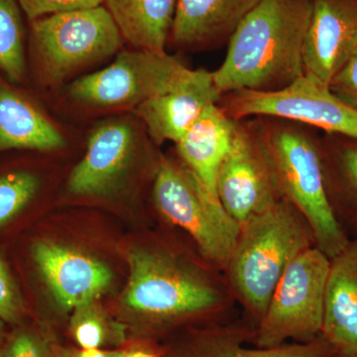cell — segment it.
I'll return each mask as SVG.
<instances>
[{
    "label": "cell",
    "mask_w": 357,
    "mask_h": 357,
    "mask_svg": "<svg viewBox=\"0 0 357 357\" xmlns=\"http://www.w3.org/2000/svg\"><path fill=\"white\" fill-rule=\"evenodd\" d=\"M128 262L124 305L157 328L192 321L217 325L234 319L237 303L223 272L201 255L194 258L160 244L134 249Z\"/></svg>",
    "instance_id": "6da1fadb"
},
{
    "label": "cell",
    "mask_w": 357,
    "mask_h": 357,
    "mask_svg": "<svg viewBox=\"0 0 357 357\" xmlns=\"http://www.w3.org/2000/svg\"><path fill=\"white\" fill-rule=\"evenodd\" d=\"M312 0H261L236 28L213 70L222 96L236 91H274L305 74Z\"/></svg>",
    "instance_id": "7a4b0ae2"
},
{
    "label": "cell",
    "mask_w": 357,
    "mask_h": 357,
    "mask_svg": "<svg viewBox=\"0 0 357 357\" xmlns=\"http://www.w3.org/2000/svg\"><path fill=\"white\" fill-rule=\"evenodd\" d=\"M312 246L316 243L309 223L284 199L241 223L223 275L255 328L289 265Z\"/></svg>",
    "instance_id": "3957f363"
},
{
    "label": "cell",
    "mask_w": 357,
    "mask_h": 357,
    "mask_svg": "<svg viewBox=\"0 0 357 357\" xmlns=\"http://www.w3.org/2000/svg\"><path fill=\"white\" fill-rule=\"evenodd\" d=\"M251 119L271 158L282 198L300 211L312 230L316 248L332 259L351 237L326 197L318 129L276 117Z\"/></svg>",
    "instance_id": "277c9868"
},
{
    "label": "cell",
    "mask_w": 357,
    "mask_h": 357,
    "mask_svg": "<svg viewBox=\"0 0 357 357\" xmlns=\"http://www.w3.org/2000/svg\"><path fill=\"white\" fill-rule=\"evenodd\" d=\"M153 202L162 218L184 230L206 261L223 272L241 230L217 197L183 163L160 157Z\"/></svg>",
    "instance_id": "5b68a950"
},
{
    "label": "cell",
    "mask_w": 357,
    "mask_h": 357,
    "mask_svg": "<svg viewBox=\"0 0 357 357\" xmlns=\"http://www.w3.org/2000/svg\"><path fill=\"white\" fill-rule=\"evenodd\" d=\"M122 39L103 6L30 21V50L47 86L62 83L77 70L117 53Z\"/></svg>",
    "instance_id": "8992f818"
},
{
    "label": "cell",
    "mask_w": 357,
    "mask_h": 357,
    "mask_svg": "<svg viewBox=\"0 0 357 357\" xmlns=\"http://www.w3.org/2000/svg\"><path fill=\"white\" fill-rule=\"evenodd\" d=\"M331 259L316 246L303 251L281 277L251 344L271 349L307 344L321 335Z\"/></svg>",
    "instance_id": "52a82bcc"
},
{
    "label": "cell",
    "mask_w": 357,
    "mask_h": 357,
    "mask_svg": "<svg viewBox=\"0 0 357 357\" xmlns=\"http://www.w3.org/2000/svg\"><path fill=\"white\" fill-rule=\"evenodd\" d=\"M218 105L236 121L276 117L357 139V112L338 100L328 84L312 75L304 74L278 91L243 89L225 93Z\"/></svg>",
    "instance_id": "ba28073f"
},
{
    "label": "cell",
    "mask_w": 357,
    "mask_h": 357,
    "mask_svg": "<svg viewBox=\"0 0 357 357\" xmlns=\"http://www.w3.org/2000/svg\"><path fill=\"white\" fill-rule=\"evenodd\" d=\"M188 70L166 52H122L109 67L73 82L68 95L86 107L136 109L173 89Z\"/></svg>",
    "instance_id": "9c48e42d"
},
{
    "label": "cell",
    "mask_w": 357,
    "mask_h": 357,
    "mask_svg": "<svg viewBox=\"0 0 357 357\" xmlns=\"http://www.w3.org/2000/svg\"><path fill=\"white\" fill-rule=\"evenodd\" d=\"M215 191L225 210L239 223L283 199L271 158L252 119L236 121Z\"/></svg>",
    "instance_id": "30bf717a"
},
{
    "label": "cell",
    "mask_w": 357,
    "mask_h": 357,
    "mask_svg": "<svg viewBox=\"0 0 357 357\" xmlns=\"http://www.w3.org/2000/svg\"><path fill=\"white\" fill-rule=\"evenodd\" d=\"M139 145V133L128 119L103 121L89 138L88 150L68 181L77 196H102L121 184Z\"/></svg>",
    "instance_id": "8fae6325"
},
{
    "label": "cell",
    "mask_w": 357,
    "mask_h": 357,
    "mask_svg": "<svg viewBox=\"0 0 357 357\" xmlns=\"http://www.w3.org/2000/svg\"><path fill=\"white\" fill-rule=\"evenodd\" d=\"M220 98L213 72L189 69L170 91L134 109L153 142L160 145L172 141L176 144L204 110L217 105Z\"/></svg>",
    "instance_id": "7c38bea8"
},
{
    "label": "cell",
    "mask_w": 357,
    "mask_h": 357,
    "mask_svg": "<svg viewBox=\"0 0 357 357\" xmlns=\"http://www.w3.org/2000/svg\"><path fill=\"white\" fill-rule=\"evenodd\" d=\"M357 49V0H312L305 74L326 84Z\"/></svg>",
    "instance_id": "4fadbf2b"
},
{
    "label": "cell",
    "mask_w": 357,
    "mask_h": 357,
    "mask_svg": "<svg viewBox=\"0 0 357 357\" xmlns=\"http://www.w3.org/2000/svg\"><path fill=\"white\" fill-rule=\"evenodd\" d=\"M32 257L54 298L66 310L93 302L112 284L107 265L76 249L40 241L33 245Z\"/></svg>",
    "instance_id": "5bb4252c"
},
{
    "label": "cell",
    "mask_w": 357,
    "mask_h": 357,
    "mask_svg": "<svg viewBox=\"0 0 357 357\" xmlns=\"http://www.w3.org/2000/svg\"><path fill=\"white\" fill-rule=\"evenodd\" d=\"M261 0H177L169 41L183 51H210L229 43Z\"/></svg>",
    "instance_id": "9a60e30c"
},
{
    "label": "cell",
    "mask_w": 357,
    "mask_h": 357,
    "mask_svg": "<svg viewBox=\"0 0 357 357\" xmlns=\"http://www.w3.org/2000/svg\"><path fill=\"white\" fill-rule=\"evenodd\" d=\"M255 328L244 318L206 326L195 331L184 344L173 349L170 357H333L335 351L319 335L307 344H286L271 349H248Z\"/></svg>",
    "instance_id": "2e32d148"
},
{
    "label": "cell",
    "mask_w": 357,
    "mask_h": 357,
    "mask_svg": "<svg viewBox=\"0 0 357 357\" xmlns=\"http://www.w3.org/2000/svg\"><path fill=\"white\" fill-rule=\"evenodd\" d=\"M321 337L335 354H357V238L331 259Z\"/></svg>",
    "instance_id": "e0dca14e"
},
{
    "label": "cell",
    "mask_w": 357,
    "mask_h": 357,
    "mask_svg": "<svg viewBox=\"0 0 357 357\" xmlns=\"http://www.w3.org/2000/svg\"><path fill=\"white\" fill-rule=\"evenodd\" d=\"M236 124L218 103L211 105L176 143L181 161L217 198L218 172L231 147Z\"/></svg>",
    "instance_id": "ac0fdd59"
},
{
    "label": "cell",
    "mask_w": 357,
    "mask_h": 357,
    "mask_svg": "<svg viewBox=\"0 0 357 357\" xmlns=\"http://www.w3.org/2000/svg\"><path fill=\"white\" fill-rule=\"evenodd\" d=\"M319 144L328 203L344 231L357 238V139L323 132Z\"/></svg>",
    "instance_id": "d6986e66"
},
{
    "label": "cell",
    "mask_w": 357,
    "mask_h": 357,
    "mask_svg": "<svg viewBox=\"0 0 357 357\" xmlns=\"http://www.w3.org/2000/svg\"><path fill=\"white\" fill-rule=\"evenodd\" d=\"M0 79V152L53 151L65 147L62 133L32 100Z\"/></svg>",
    "instance_id": "ffe728a7"
},
{
    "label": "cell",
    "mask_w": 357,
    "mask_h": 357,
    "mask_svg": "<svg viewBox=\"0 0 357 357\" xmlns=\"http://www.w3.org/2000/svg\"><path fill=\"white\" fill-rule=\"evenodd\" d=\"M122 38L138 50L166 52L177 0H105Z\"/></svg>",
    "instance_id": "44dd1931"
},
{
    "label": "cell",
    "mask_w": 357,
    "mask_h": 357,
    "mask_svg": "<svg viewBox=\"0 0 357 357\" xmlns=\"http://www.w3.org/2000/svg\"><path fill=\"white\" fill-rule=\"evenodd\" d=\"M0 72L13 84L27 73L25 30L17 0H0Z\"/></svg>",
    "instance_id": "7402d4cb"
},
{
    "label": "cell",
    "mask_w": 357,
    "mask_h": 357,
    "mask_svg": "<svg viewBox=\"0 0 357 357\" xmlns=\"http://www.w3.org/2000/svg\"><path fill=\"white\" fill-rule=\"evenodd\" d=\"M70 333L81 349H103L119 345L126 338L124 326L110 319L93 302L75 309L70 319Z\"/></svg>",
    "instance_id": "603a6c76"
},
{
    "label": "cell",
    "mask_w": 357,
    "mask_h": 357,
    "mask_svg": "<svg viewBox=\"0 0 357 357\" xmlns=\"http://www.w3.org/2000/svg\"><path fill=\"white\" fill-rule=\"evenodd\" d=\"M40 178L28 171L0 176V229L17 217L36 196Z\"/></svg>",
    "instance_id": "cb8c5ba5"
},
{
    "label": "cell",
    "mask_w": 357,
    "mask_h": 357,
    "mask_svg": "<svg viewBox=\"0 0 357 357\" xmlns=\"http://www.w3.org/2000/svg\"><path fill=\"white\" fill-rule=\"evenodd\" d=\"M21 10L28 20L32 21L52 15L79 9L102 6L105 0H17Z\"/></svg>",
    "instance_id": "d4e9b609"
},
{
    "label": "cell",
    "mask_w": 357,
    "mask_h": 357,
    "mask_svg": "<svg viewBox=\"0 0 357 357\" xmlns=\"http://www.w3.org/2000/svg\"><path fill=\"white\" fill-rule=\"evenodd\" d=\"M22 312L20 294L6 263L0 257V318L4 323L17 324Z\"/></svg>",
    "instance_id": "484cf974"
},
{
    "label": "cell",
    "mask_w": 357,
    "mask_h": 357,
    "mask_svg": "<svg viewBox=\"0 0 357 357\" xmlns=\"http://www.w3.org/2000/svg\"><path fill=\"white\" fill-rule=\"evenodd\" d=\"M338 100L357 112V49L328 84Z\"/></svg>",
    "instance_id": "4316f807"
},
{
    "label": "cell",
    "mask_w": 357,
    "mask_h": 357,
    "mask_svg": "<svg viewBox=\"0 0 357 357\" xmlns=\"http://www.w3.org/2000/svg\"><path fill=\"white\" fill-rule=\"evenodd\" d=\"M1 351L3 357H55L38 335L28 331L13 333Z\"/></svg>",
    "instance_id": "83f0119b"
},
{
    "label": "cell",
    "mask_w": 357,
    "mask_h": 357,
    "mask_svg": "<svg viewBox=\"0 0 357 357\" xmlns=\"http://www.w3.org/2000/svg\"><path fill=\"white\" fill-rule=\"evenodd\" d=\"M130 351H105L102 349H82L81 351H64L58 357H128Z\"/></svg>",
    "instance_id": "f1b7e54d"
},
{
    "label": "cell",
    "mask_w": 357,
    "mask_h": 357,
    "mask_svg": "<svg viewBox=\"0 0 357 357\" xmlns=\"http://www.w3.org/2000/svg\"><path fill=\"white\" fill-rule=\"evenodd\" d=\"M128 357H162L159 354L156 352L149 351H139V349H135V351H130V354Z\"/></svg>",
    "instance_id": "f546056e"
},
{
    "label": "cell",
    "mask_w": 357,
    "mask_h": 357,
    "mask_svg": "<svg viewBox=\"0 0 357 357\" xmlns=\"http://www.w3.org/2000/svg\"><path fill=\"white\" fill-rule=\"evenodd\" d=\"M4 331H6V323L0 318V342L4 338Z\"/></svg>",
    "instance_id": "4dcf8cb0"
},
{
    "label": "cell",
    "mask_w": 357,
    "mask_h": 357,
    "mask_svg": "<svg viewBox=\"0 0 357 357\" xmlns=\"http://www.w3.org/2000/svg\"><path fill=\"white\" fill-rule=\"evenodd\" d=\"M333 357H357V354H335Z\"/></svg>",
    "instance_id": "1f68e13d"
},
{
    "label": "cell",
    "mask_w": 357,
    "mask_h": 357,
    "mask_svg": "<svg viewBox=\"0 0 357 357\" xmlns=\"http://www.w3.org/2000/svg\"><path fill=\"white\" fill-rule=\"evenodd\" d=\"M0 357H3V356H2V351H1V349H0Z\"/></svg>",
    "instance_id": "d6a6232c"
}]
</instances>
